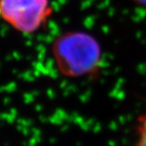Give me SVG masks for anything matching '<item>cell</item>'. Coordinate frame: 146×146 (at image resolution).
<instances>
[{
  "label": "cell",
  "mask_w": 146,
  "mask_h": 146,
  "mask_svg": "<svg viewBox=\"0 0 146 146\" xmlns=\"http://www.w3.org/2000/svg\"><path fill=\"white\" fill-rule=\"evenodd\" d=\"M51 13L49 0H0V18L22 34L37 32Z\"/></svg>",
  "instance_id": "1"
},
{
  "label": "cell",
  "mask_w": 146,
  "mask_h": 146,
  "mask_svg": "<svg viewBox=\"0 0 146 146\" xmlns=\"http://www.w3.org/2000/svg\"><path fill=\"white\" fill-rule=\"evenodd\" d=\"M92 42L83 34L69 33L59 37L52 46L59 70L67 76L85 71V64L92 61Z\"/></svg>",
  "instance_id": "2"
},
{
  "label": "cell",
  "mask_w": 146,
  "mask_h": 146,
  "mask_svg": "<svg viewBox=\"0 0 146 146\" xmlns=\"http://www.w3.org/2000/svg\"><path fill=\"white\" fill-rule=\"evenodd\" d=\"M136 146H146V114L139 121Z\"/></svg>",
  "instance_id": "3"
},
{
  "label": "cell",
  "mask_w": 146,
  "mask_h": 146,
  "mask_svg": "<svg viewBox=\"0 0 146 146\" xmlns=\"http://www.w3.org/2000/svg\"><path fill=\"white\" fill-rule=\"evenodd\" d=\"M139 3H141V4H144L146 5V0H137Z\"/></svg>",
  "instance_id": "4"
}]
</instances>
